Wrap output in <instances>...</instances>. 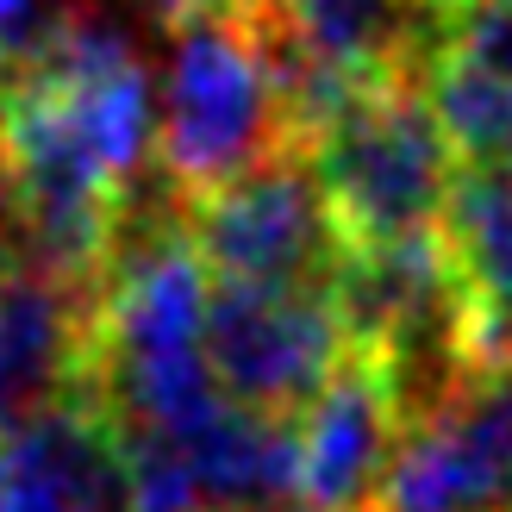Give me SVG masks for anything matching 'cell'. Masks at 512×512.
<instances>
[{
  "instance_id": "obj_1",
  "label": "cell",
  "mask_w": 512,
  "mask_h": 512,
  "mask_svg": "<svg viewBox=\"0 0 512 512\" xmlns=\"http://www.w3.org/2000/svg\"><path fill=\"white\" fill-rule=\"evenodd\" d=\"M150 157L157 113L138 50L107 19L69 13L50 50L0 94V175L25 263L94 288Z\"/></svg>"
},
{
  "instance_id": "obj_2",
  "label": "cell",
  "mask_w": 512,
  "mask_h": 512,
  "mask_svg": "<svg viewBox=\"0 0 512 512\" xmlns=\"http://www.w3.org/2000/svg\"><path fill=\"white\" fill-rule=\"evenodd\" d=\"M207 256L194 244L182 200L144 207L119 225V244L94 281V369L88 388L113 406L125 438H188L219 406L225 388L207 356Z\"/></svg>"
},
{
  "instance_id": "obj_3",
  "label": "cell",
  "mask_w": 512,
  "mask_h": 512,
  "mask_svg": "<svg viewBox=\"0 0 512 512\" xmlns=\"http://www.w3.org/2000/svg\"><path fill=\"white\" fill-rule=\"evenodd\" d=\"M300 150L269 0H232L169 25L163 113H157V175L194 207L244 182L263 163Z\"/></svg>"
},
{
  "instance_id": "obj_4",
  "label": "cell",
  "mask_w": 512,
  "mask_h": 512,
  "mask_svg": "<svg viewBox=\"0 0 512 512\" xmlns=\"http://www.w3.org/2000/svg\"><path fill=\"white\" fill-rule=\"evenodd\" d=\"M344 250L438 232L456 194V144L419 82H388L338 107L300 144Z\"/></svg>"
},
{
  "instance_id": "obj_5",
  "label": "cell",
  "mask_w": 512,
  "mask_h": 512,
  "mask_svg": "<svg viewBox=\"0 0 512 512\" xmlns=\"http://www.w3.org/2000/svg\"><path fill=\"white\" fill-rule=\"evenodd\" d=\"M350 325L331 288L219 281L207 306V356L225 400L300 419L319 388L350 363Z\"/></svg>"
},
{
  "instance_id": "obj_6",
  "label": "cell",
  "mask_w": 512,
  "mask_h": 512,
  "mask_svg": "<svg viewBox=\"0 0 512 512\" xmlns=\"http://www.w3.org/2000/svg\"><path fill=\"white\" fill-rule=\"evenodd\" d=\"M194 244L219 281H275V288H331L344 238L331 225L306 150L263 163L244 182L188 207Z\"/></svg>"
},
{
  "instance_id": "obj_7",
  "label": "cell",
  "mask_w": 512,
  "mask_h": 512,
  "mask_svg": "<svg viewBox=\"0 0 512 512\" xmlns=\"http://www.w3.org/2000/svg\"><path fill=\"white\" fill-rule=\"evenodd\" d=\"M0 512H132V438L94 388L0 444Z\"/></svg>"
},
{
  "instance_id": "obj_8",
  "label": "cell",
  "mask_w": 512,
  "mask_h": 512,
  "mask_svg": "<svg viewBox=\"0 0 512 512\" xmlns=\"http://www.w3.org/2000/svg\"><path fill=\"white\" fill-rule=\"evenodd\" d=\"M94 288L57 269L13 263L0 275V444L44 406L88 388Z\"/></svg>"
},
{
  "instance_id": "obj_9",
  "label": "cell",
  "mask_w": 512,
  "mask_h": 512,
  "mask_svg": "<svg viewBox=\"0 0 512 512\" xmlns=\"http://www.w3.org/2000/svg\"><path fill=\"white\" fill-rule=\"evenodd\" d=\"M300 425V500L313 512H369L388 456L406 431V400L394 369L369 350L319 388V400L294 419Z\"/></svg>"
},
{
  "instance_id": "obj_10",
  "label": "cell",
  "mask_w": 512,
  "mask_h": 512,
  "mask_svg": "<svg viewBox=\"0 0 512 512\" xmlns=\"http://www.w3.org/2000/svg\"><path fill=\"white\" fill-rule=\"evenodd\" d=\"M175 444L200 481L207 512H269L281 500H300V425L281 413L225 400L207 425Z\"/></svg>"
},
{
  "instance_id": "obj_11",
  "label": "cell",
  "mask_w": 512,
  "mask_h": 512,
  "mask_svg": "<svg viewBox=\"0 0 512 512\" xmlns=\"http://www.w3.org/2000/svg\"><path fill=\"white\" fill-rule=\"evenodd\" d=\"M419 88L469 169L512 163V75H494L469 57H456V50H438V63L425 69Z\"/></svg>"
},
{
  "instance_id": "obj_12",
  "label": "cell",
  "mask_w": 512,
  "mask_h": 512,
  "mask_svg": "<svg viewBox=\"0 0 512 512\" xmlns=\"http://www.w3.org/2000/svg\"><path fill=\"white\" fill-rule=\"evenodd\" d=\"M444 50L469 57L494 75H512V0H450Z\"/></svg>"
},
{
  "instance_id": "obj_13",
  "label": "cell",
  "mask_w": 512,
  "mask_h": 512,
  "mask_svg": "<svg viewBox=\"0 0 512 512\" xmlns=\"http://www.w3.org/2000/svg\"><path fill=\"white\" fill-rule=\"evenodd\" d=\"M125 7H138V13L163 19V25H182V19L207 13V7H232V0H125Z\"/></svg>"
},
{
  "instance_id": "obj_14",
  "label": "cell",
  "mask_w": 512,
  "mask_h": 512,
  "mask_svg": "<svg viewBox=\"0 0 512 512\" xmlns=\"http://www.w3.org/2000/svg\"><path fill=\"white\" fill-rule=\"evenodd\" d=\"M13 256H25V250H19V219H13V194H7V175H0V275L13 269Z\"/></svg>"
},
{
  "instance_id": "obj_15",
  "label": "cell",
  "mask_w": 512,
  "mask_h": 512,
  "mask_svg": "<svg viewBox=\"0 0 512 512\" xmlns=\"http://www.w3.org/2000/svg\"><path fill=\"white\" fill-rule=\"evenodd\" d=\"M506 169H512V163H506Z\"/></svg>"
}]
</instances>
